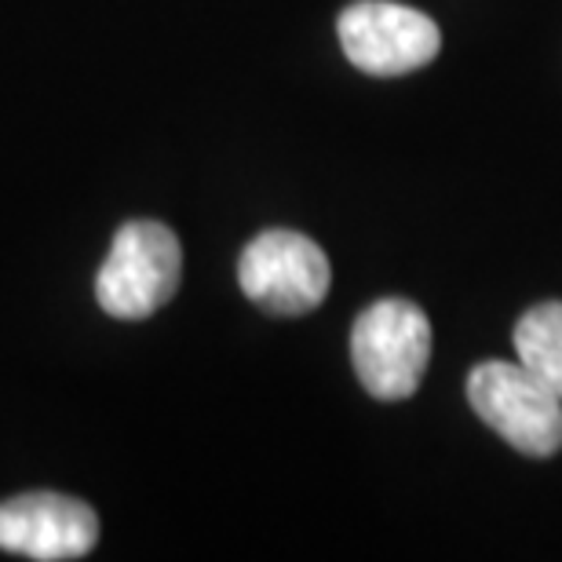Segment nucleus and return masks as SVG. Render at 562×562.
<instances>
[{"label": "nucleus", "instance_id": "nucleus-5", "mask_svg": "<svg viewBox=\"0 0 562 562\" xmlns=\"http://www.w3.org/2000/svg\"><path fill=\"white\" fill-rule=\"evenodd\" d=\"M336 30H340L344 55L369 77L413 74L442 48L435 19L395 0H358L344 8Z\"/></svg>", "mask_w": 562, "mask_h": 562}, {"label": "nucleus", "instance_id": "nucleus-4", "mask_svg": "<svg viewBox=\"0 0 562 562\" xmlns=\"http://www.w3.org/2000/svg\"><path fill=\"white\" fill-rule=\"evenodd\" d=\"M241 292L271 314H307L329 296V256L296 231H263L238 260Z\"/></svg>", "mask_w": 562, "mask_h": 562}, {"label": "nucleus", "instance_id": "nucleus-2", "mask_svg": "<svg viewBox=\"0 0 562 562\" xmlns=\"http://www.w3.org/2000/svg\"><path fill=\"white\" fill-rule=\"evenodd\" d=\"M431 358V322L409 300H376L355 318L351 362L362 387L380 402L417 395Z\"/></svg>", "mask_w": 562, "mask_h": 562}, {"label": "nucleus", "instance_id": "nucleus-6", "mask_svg": "<svg viewBox=\"0 0 562 562\" xmlns=\"http://www.w3.org/2000/svg\"><path fill=\"white\" fill-rule=\"evenodd\" d=\"M99 541V519L85 501L63 493H22L0 504V552L33 562L85 559Z\"/></svg>", "mask_w": 562, "mask_h": 562}, {"label": "nucleus", "instance_id": "nucleus-3", "mask_svg": "<svg viewBox=\"0 0 562 562\" xmlns=\"http://www.w3.org/2000/svg\"><path fill=\"white\" fill-rule=\"evenodd\" d=\"M468 402L519 453L544 460L562 449V398L522 362H482L471 369Z\"/></svg>", "mask_w": 562, "mask_h": 562}, {"label": "nucleus", "instance_id": "nucleus-1", "mask_svg": "<svg viewBox=\"0 0 562 562\" xmlns=\"http://www.w3.org/2000/svg\"><path fill=\"white\" fill-rule=\"evenodd\" d=\"M183 278V249L165 223H125L95 274V300L110 318L139 322L176 296Z\"/></svg>", "mask_w": 562, "mask_h": 562}, {"label": "nucleus", "instance_id": "nucleus-7", "mask_svg": "<svg viewBox=\"0 0 562 562\" xmlns=\"http://www.w3.org/2000/svg\"><path fill=\"white\" fill-rule=\"evenodd\" d=\"M519 362L562 398V303H541L515 325Z\"/></svg>", "mask_w": 562, "mask_h": 562}]
</instances>
